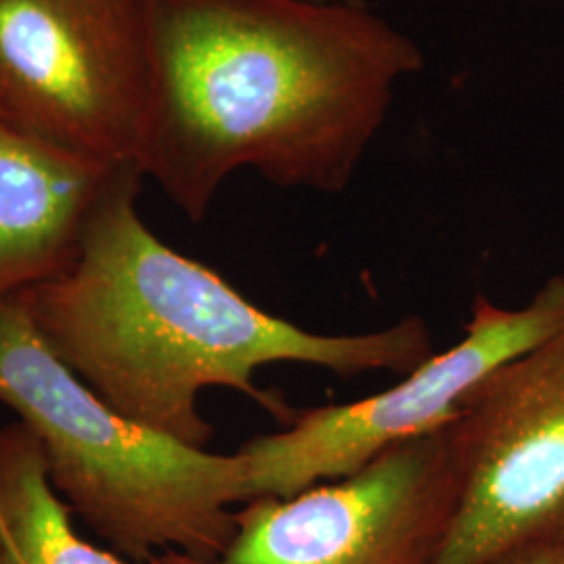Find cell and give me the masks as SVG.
<instances>
[{
	"mask_svg": "<svg viewBox=\"0 0 564 564\" xmlns=\"http://www.w3.org/2000/svg\"><path fill=\"white\" fill-rule=\"evenodd\" d=\"M464 484L437 564L564 545V337L506 364L464 405Z\"/></svg>",
	"mask_w": 564,
	"mask_h": 564,
	"instance_id": "obj_7",
	"label": "cell"
},
{
	"mask_svg": "<svg viewBox=\"0 0 564 564\" xmlns=\"http://www.w3.org/2000/svg\"><path fill=\"white\" fill-rule=\"evenodd\" d=\"M141 0H0V121L63 153L139 165Z\"/></svg>",
	"mask_w": 564,
	"mask_h": 564,
	"instance_id": "obj_6",
	"label": "cell"
},
{
	"mask_svg": "<svg viewBox=\"0 0 564 564\" xmlns=\"http://www.w3.org/2000/svg\"><path fill=\"white\" fill-rule=\"evenodd\" d=\"M564 337V274L521 307L479 295L464 337L403 375L402 383L356 402L295 410L279 433L242 445L249 502L289 498L347 477L387 449L456 421L468 398L506 364Z\"/></svg>",
	"mask_w": 564,
	"mask_h": 564,
	"instance_id": "obj_4",
	"label": "cell"
},
{
	"mask_svg": "<svg viewBox=\"0 0 564 564\" xmlns=\"http://www.w3.org/2000/svg\"><path fill=\"white\" fill-rule=\"evenodd\" d=\"M0 402L39 440L48 481L111 552L220 554L249 502L239 452L214 454L126 419L42 341L18 297L0 305Z\"/></svg>",
	"mask_w": 564,
	"mask_h": 564,
	"instance_id": "obj_3",
	"label": "cell"
},
{
	"mask_svg": "<svg viewBox=\"0 0 564 564\" xmlns=\"http://www.w3.org/2000/svg\"><path fill=\"white\" fill-rule=\"evenodd\" d=\"M139 167L202 223L224 182L341 193L423 51L362 0H141Z\"/></svg>",
	"mask_w": 564,
	"mask_h": 564,
	"instance_id": "obj_1",
	"label": "cell"
},
{
	"mask_svg": "<svg viewBox=\"0 0 564 564\" xmlns=\"http://www.w3.org/2000/svg\"><path fill=\"white\" fill-rule=\"evenodd\" d=\"M113 170L0 121V305L74 262Z\"/></svg>",
	"mask_w": 564,
	"mask_h": 564,
	"instance_id": "obj_8",
	"label": "cell"
},
{
	"mask_svg": "<svg viewBox=\"0 0 564 564\" xmlns=\"http://www.w3.org/2000/svg\"><path fill=\"white\" fill-rule=\"evenodd\" d=\"M0 564H128L76 531L39 440L20 421L0 429Z\"/></svg>",
	"mask_w": 564,
	"mask_h": 564,
	"instance_id": "obj_9",
	"label": "cell"
},
{
	"mask_svg": "<svg viewBox=\"0 0 564 564\" xmlns=\"http://www.w3.org/2000/svg\"><path fill=\"white\" fill-rule=\"evenodd\" d=\"M494 564H564V545L552 542L521 545Z\"/></svg>",
	"mask_w": 564,
	"mask_h": 564,
	"instance_id": "obj_10",
	"label": "cell"
},
{
	"mask_svg": "<svg viewBox=\"0 0 564 564\" xmlns=\"http://www.w3.org/2000/svg\"><path fill=\"white\" fill-rule=\"evenodd\" d=\"M463 484L456 419L341 479L245 502L212 558L165 552L147 564H437Z\"/></svg>",
	"mask_w": 564,
	"mask_h": 564,
	"instance_id": "obj_5",
	"label": "cell"
},
{
	"mask_svg": "<svg viewBox=\"0 0 564 564\" xmlns=\"http://www.w3.org/2000/svg\"><path fill=\"white\" fill-rule=\"evenodd\" d=\"M144 174L113 170L61 274L20 295L42 341L126 419L205 447L199 398L232 389L289 423L284 400L258 387L270 364H305L341 377L405 375L433 354L421 318L372 333L323 335L272 316L209 265L172 249L144 224Z\"/></svg>",
	"mask_w": 564,
	"mask_h": 564,
	"instance_id": "obj_2",
	"label": "cell"
}]
</instances>
